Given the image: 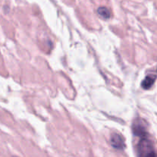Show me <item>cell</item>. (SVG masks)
<instances>
[{
    "mask_svg": "<svg viewBox=\"0 0 157 157\" xmlns=\"http://www.w3.org/2000/svg\"><path fill=\"white\" fill-rule=\"evenodd\" d=\"M137 152L139 157H157L152 143L146 136L143 137L139 143Z\"/></svg>",
    "mask_w": 157,
    "mask_h": 157,
    "instance_id": "cell-1",
    "label": "cell"
},
{
    "mask_svg": "<svg viewBox=\"0 0 157 157\" xmlns=\"http://www.w3.org/2000/svg\"><path fill=\"white\" fill-rule=\"evenodd\" d=\"M110 144L113 148L119 150H122L125 148V143L123 137L120 134L114 133L111 136L110 138Z\"/></svg>",
    "mask_w": 157,
    "mask_h": 157,
    "instance_id": "cell-3",
    "label": "cell"
},
{
    "mask_svg": "<svg viewBox=\"0 0 157 157\" xmlns=\"http://www.w3.org/2000/svg\"><path fill=\"white\" fill-rule=\"evenodd\" d=\"M98 14L101 16L102 18L105 19H109L110 16H111V14H110L109 10H108L105 7H99L97 10Z\"/></svg>",
    "mask_w": 157,
    "mask_h": 157,
    "instance_id": "cell-5",
    "label": "cell"
},
{
    "mask_svg": "<svg viewBox=\"0 0 157 157\" xmlns=\"http://www.w3.org/2000/svg\"><path fill=\"white\" fill-rule=\"evenodd\" d=\"M155 78L156 76L153 75H149L144 78V80L142 82V87H143L144 90H149L152 87V86L153 85V83L155 81Z\"/></svg>",
    "mask_w": 157,
    "mask_h": 157,
    "instance_id": "cell-4",
    "label": "cell"
},
{
    "mask_svg": "<svg viewBox=\"0 0 157 157\" xmlns=\"http://www.w3.org/2000/svg\"><path fill=\"white\" fill-rule=\"evenodd\" d=\"M132 132H133L134 135L141 137V138L146 136L147 133H146V127L141 120H135L133 125H132Z\"/></svg>",
    "mask_w": 157,
    "mask_h": 157,
    "instance_id": "cell-2",
    "label": "cell"
}]
</instances>
